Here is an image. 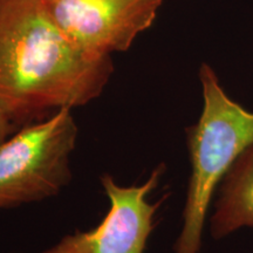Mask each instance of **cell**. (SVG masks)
Returning a JSON list of instances; mask_svg holds the SVG:
<instances>
[{"mask_svg": "<svg viewBox=\"0 0 253 253\" xmlns=\"http://www.w3.org/2000/svg\"><path fill=\"white\" fill-rule=\"evenodd\" d=\"M113 73L112 56L73 43L41 0H0V110L18 129L96 100Z\"/></svg>", "mask_w": 253, "mask_h": 253, "instance_id": "1", "label": "cell"}, {"mask_svg": "<svg viewBox=\"0 0 253 253\" xmlns=\"http://www.w3.org/2000/svg\"><path fill=\"white\" fill-rule=\"evenodd\" d=\"M18 130V128L13 123L9 121L7 116L0 110V144L7 140L13 132Z\"/></svg>", "mask_w": 253, "mask_h": 253, "instance_id": "7", "label": "cell"}, {"mask_svg": "<svg viewBox=\"0 0 253 253\" xmlns=\"http://www.w3.org/2000/svg\"><path fill=\"white\" fill-rule=\"evenodd\" d=\"M164 164L153 170L142 184L125 186L109 173L100 177L109 209L97 226L65 236L40 253H144L155 227V214L162 204L148 201L160 184Z\"/></svg>", "mask_w": 253, "mask_h": 253, "instance_id": "4", "label": "cell"}, {"mask_svg": "<svg viewBox=\"0 0 253 253\" xmlns=\"http://www.w3.org/2000/svg\"><path fill=\"white\" fill-rule=\"evenodd\" d=\"M203 108L186 128L191 173L175 253H199L214 192L243 150L253 142V113L233 101L208 63L199 68Z\"/></svg>", "mask_w": 253, "mask_h": 253, "instance_id": "2", "label": "cell"}, {"mask_svg": "<svg viewBox=\"0 0 253 253\" xmlns=\"http://www.w3.org/2000/svg\"><path fill=\"white\" fill-rule=\"evenodd\" d=\"M73 43L91 54L126 52L153 26L163 0H41Z\"/></svg>", "mask_w": 253, "mask_h": 253, "instance_id": "5", "label": "cell"}, {"mask_svg": "<svg viewBox=\"0 0 253 253\" xmlns=\"http://www.w3.org/2000/svg\"><path fill=\"white\" fill-rule=\"evenodd\" d=\"M79 129L72 109L19 128L0 144V210L54 197L72 181Z\"/></svg>", "mask_w": 253, "mask_h": 253, "instance_id": "3", "label": "cell"}, {"mask_svg": "<svg viewBox=\"0 0 253 253\" xmlns=\"http://www.w3.org/2000/svg\"><path fill=\"white\" fill-rule=\"evenodd\" d=\"M217 191L211 236L221 239L243 227H253V142L237 157Z\"/></svg>", "mask_w": 253, "mask_h": 253, "instance_id": "6", "label": "cell"}]
</instances>
